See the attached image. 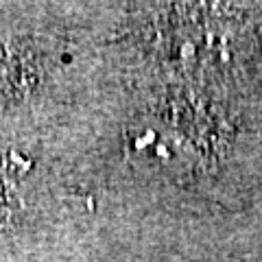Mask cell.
<instances>
[{
  "instance_id": "cell-1",
  "label": "cell",
  "mask_w": 262,
  "mask_h": 262,
  "mask_svg": "<svg viewBox=\"0 0 262 262\" xmlns=\"http://www.w3.org/2000/svg\"><path fill=\"white\" fill-rule=\"evenodd\" d=\"M0 61H3V59H0ZM5 77H7V75H5V72H0V88H3V83H5V81H7Z\"/></svg>"
}]
</instances>
